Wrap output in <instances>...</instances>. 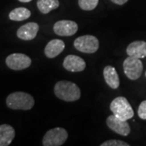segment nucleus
Instances as JSON below:
<instances>
[{
	"instance_id": "1",
	"label": "nucleus",
	"mask_w": 146,
	"mask_h": 146,
	"mask_svg": "<svg viewBox=\"0 0 146 146\" xmlns=\"http://www.w3.org/2000/svg\"><path fill=\"white\" fill-rule=\"evenodd\" d=\"M54 94L58 98L65 102H76L80 98V89L73 82L61 80L54 85Z\"/></svg>"
},
{
	"instance_id": "2",
	"label": "nucleus",
	"mask_w": 146,
	"mask_h": 146,
	"mask_svg": "<svg viewBox=\"0 0 146 146\" xmlns=\"http://www.w3.org/2000/svg\"><path fill=\"white\" fill-rule=\"evenodd\" d=\"M6 104L8 108L15 110H29L33 107L35 101L33 97L25 92H14L6 100Z\"/></svg>"
},
{
	"instance_id": "3",
	"label": "nucleus",
	"mask_w": 146,
	"mask_h": 146,
	"mask_svg": "<svg viewBox=\"0 0 146 146\" xmlns=\"http://www.w3.org/2000/svg\"><path fill=\"white\" fill-rule=\"evenodd\" d=\"M110 109L113 115L120 119L127 121L134 116V110L124 97H118L111 102Z\"/></svg>"
},
{
	"instance_id": "4",
	"label": "nucleus",
	"mask_w": 146,
	"mask_h": 146,
	"mask_svg": "<svg viewBox=\"0 0 146 146\" xmlns=\"http://www.w3.org/2000/svg\"><path fill=\"white\" fill-rule=\"evenodd\" d=\"M68 133L63 127H55L50 129L42 139V145L44 146H60L68 140Z\"/></svg>"
},
{
	"instance_id": "5",
	"label": "nucleus",
	"mask_w": 146,
	"mask_h": 146,
	"mask_svg": "<svg viewBox=\"0 0 146 146\" xmlns=\"http://www.w3.org/2000/svg\"><path fill=\"white\" fill-rule=\"evenodd\" d=\"M74 46L80 52L94 54L99 49V41L93 35H84L74 41Z\"/></svg>"
},
{
	"instance_id": "6",
	"label": "nucleus",
	"mask_w": 146,
	"mask_h": 146,
	"mask_svg": "<svg viewBox=\"0 0 146 146\" xmlns=\"http://www.w3.org/2000/svg\"><path fill=\"white\" fill-rule=\"evenodd\" d=\"M123 66L126 76L131 80H136L142 75L143 63L138 58L128 56L123 61Z\"/></svg>"
},
{
	"instance_id": "7",
	"label": "nucleus",
	"mask_w": 146,
	"mask_h": 146,
	"mask_svg": "<svg viewBox=\"0 0 146 146\" xmlns=\"http://www.w3.org/2000/svg\"><path fill=\"white\" fill-rule=\"evenodd\" d=\"M6 64L11 70L21 71L30 67L32 64V59L25 54L14 53L7 57Z\"/></svg>"
},
{
	"instance_id": "8",
	"label": "nucleus",
	"mask_w": 146,
	"mask_h": 146,
	"mask_svg": "<svg viewBox=\"0 0 146 146\" xmlns=\"http://www.w3.org/2000/svg\"><path fill=\"white\" fill-rule=\"evenodd\" d=\"M106 125L110 130L121 136H127L130 134L131 128L128 123L117 118L114 115H110L106 119Z\"/></svg>"
},
{
	"instance_id": "9",
	"label": "nucleus",
	"mask_w": 146,
	"mask_h": 146,
	"mask_svg": "<svg viewBox=\"0 0 146 146\" xmlns=\"http://www.w3.org/2000/svg\"><path fill=\"white\" fill-rule=\"evenodd\" d=\"M54 32L61 36H70L74 35L78 30V25L72 21L63 20L57 21L54 25Z\"/></svg>"
},
{
	"instance_id": "10",
	"label": "nucleus",
	"mask_w": 146,
	"mask_h": 146,
	"mask_svg": "<svg viewBox=\"0 0 146 146\" xmlns=\"http://www.w3.org/2000/svg\"><path fill=\"white\" fill-rule=\"evenodd\" d=\"M63 66L68 72H80L85 69L86 63L82 58L74 54H69L64 58Z\"/></svg>"
},
{
	"instance_id": "11",
	"label": "nucleus",
	"mask_w": 146,
	"mask_h": 146,
	"mask_svg": "<svg viewBox=\"0 0 146 146\" xmlns=\"http://www.w3.org/2000/svg\"><path fill=\"white\" fill-rule=\"evenodd\" d=\"M39 31V25L35 22H29L21 26L16 32L18 38L24 41H30L34 39Z\"/></svg>"
},
{
	"instance_id": "12",
	"label": "nucleus",
	"mask_w": 146,
	"mask_h": 146,
	"mask_svg": "<svg viewBox=\"0 0 146 146\" xmlns=\"http://www.w3.org/2000/svg\"><path fill=\"white\" fill-rule=\"evenodd\" d=\"M65 48V43L59 39H53L47 43L45 47V55L49 58L57 57L59 54L63 52Z\"/></svg>"
},
{
	"instance_id": "13",
	"label": "nucleus",
	"mask_w": 146,
	"mask_h": 146,
	"mask_svg": "<svg viewBox=\"0 0 146 146\" xmlns=\"http://www.w3.org/2000/svg\"><path fill=\"white\" fill-rule=\"evenodd\" d=\"M127 54L128 56L138 58L146 57V42L135 41L130 43L127 47Z\"/></svg>"
},
{
	"instance_id": "14",
	"label": "nucleus",
	"mask_w": 146,
	"mask_h": 146,
	"mask_svg": "<svg viewBox=\"0 0 146 146\" xmlns=\"http://www.w3.org/2000/svg\"><path fill=\"white\" fill-rule=\"evenodd\" d=\"M103 76L107 85L111 89H117L119 87V77L115 68L112 66H106L103 70Z\"/></svg>"
},
{
	"instance_id": "15",
	"label": "nucleus",
	"mask_w": 146,
	"mask_h": 146,
	"mask_svg": "<svg viewBox=\"0 0 146 146\" xmlns=\"http://www.w3.org/2000/svg\"><path fill=\"white\" fill-rule=\"evenodd\" d=\"M16 131L12 126L9 124L0 125V146H8L14 140Z\"/></svg>"
},
{
	"instance_id": "16",
	"label": "nucleus",
	"mask_w": 146,
	"mask_h": 146,
	"mask_svg": "<svg viewBox=\"0 0 146 146\" xmlns=\"http://www.w3.org/2000/svg\"><path fill=\"white\" fill-rule=\"evenodd\" d=\"M36 6L42 14H48L59 7L58 0H37Z\"/></svg>"
},
{
	"instance_id": "17",
	"label": "nucleus",
	"mask_w": 146,
	"mask_h": 146,
	"mask_svg": "<svg viewBox=\"0 0 146 146\" xmlns=\"http://www.w3.org/2000/svg\"><path fill=\"white\" fill-rule=\"evenodd\" d=\"M9 19L13 21H23L31 16V11L25 7H16L9 13Z\"/></svg>"
},
{
	"instance_id": "18",
	"label": "nucleus",
	"mask_w": 146,
	"mask_h": 146,
	"mask_svg": "<svg viewBox=\"0 0 146 146\" xmlns=\"http://www.w3.org/2000/svg\"><path fill=\"white\" fill-rule=\"evenodd\" d=\"M99 0H78L79 7L84 11H93L98 5Z\"/></svg>"
},
{
	"instance_id": "19",
	"label": "nucleus",
	"mask_w": 146,
	"mask_h": 146,
	"mask_svg": "<svg viewBox=\"0 0 146 146\" xmlns=\"http://www.w3.org/2000/svg\"><path fill=\"white\" fill-rule=\"evenodd\" d=\"M101 146H129V144L119 140H110L101 144Z\"/></svg>"
},
{
	"instance_id": "20",
	"label": "nucleus",
	"mask_w": 146,
	"mask_h": 146,
	"mask_svg": "<svg viewBox=\"0 0 146 146\" xmlns=\"http://www.w3.org/2000/svg\"><path fill=\"white\" fill-rule=\"evenodd\" d=\"M138 116L141 119H146V100L141 102L138 108Z\"/></svg>"
},
{
	"instance_id": "21",
	"label": "nucleus",
	"mask_w": 146,
	"mask_h": 146,
	"mask_svg": "<svg viewBox=\"0 0 146 146\" xmlns=\"http://www.w3.org/2000/svg\"><path fill=\"white\" fill-rule=\"evenodd\" d=\"M110 1L115 4H117V5H123L128 0H110Z\"/></svg>"
},
{
	"instance_id": "22",
	"label": "nucleus",
	"mask_w": 146,
	"mask_h": 146,
	"mask_svg": "<svg viewBox=\"0 0 146 146\" xmlns=\"http://www.w3.org/2000/svg\"><path fill=\"white\" fill-rule=\"evenodd\" d=\"M20 2L21 3H29V2H31L32 0H19Z\"/></svg>"
},
{
	"instance_id": "23",
	"label": "nucleus",
	"mask_w": 146,
	"mask_h": 146,
	"mask_svg": "<svg viewBox=\"0 0 146 146\" xmlns=\"http://www.w3.org/2000/svg\"><path fill=\"white\" fill-rule=\"evenodd\" d=\"M145 76H146V72H145Z\"/></svg>"
}]
</instances>
